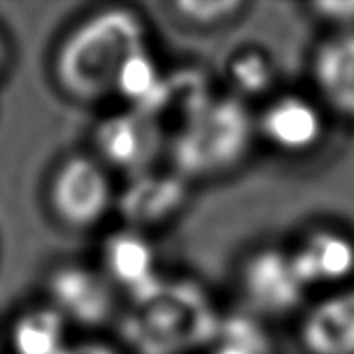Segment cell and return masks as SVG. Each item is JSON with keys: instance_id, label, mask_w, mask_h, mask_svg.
<instances>
[{"instance_id": "obj_9", "label": "cell", "mask_w": 354, "mask_h": 354, "mask_svg": "<svg viewBox=\"0 0 354 354\" xmlns=\"http://www.w3.org/2000/svg\"><path fill=\"white\" fill-rule=\"evenodd\" d=\"M299 343L307 354H354V288H339L305 310Z\"/></svg>"}, {"instance_id": "obj_6", "label": "cell", "mask_w": 354, "mask_h": 354, "mask_svg": "<svg viewBox=\"0 0 354 354\" xmlns=\"http://www.w3.org/2000/svg\"><path fill=\"white\" fill-rule=\"evenodd\" d=\"M52 307L73 322L97 328L107 324L116 310L115 290L105 272L84 265H59L48 277Z\"/></svg>"}, {"instance_id": "obj_14", "label": "cell", "mask_w": 354, "mask_h": 354, "mask_svg": "<svg viewBox=\"0 0 354 354\" xmlns=\"http://www.w3.org/2000/svg\"><path fill=\"white\" fill-rule=\"evenodd\" d=\"M65 318L52 305L27 310L12 328L16 354H62L65 348Z\"/></svg>"}, {"instance_id": "obj_13", "label": "cell", "mask_w": 354, "mask_h": 354, "mask_svg": "<svg viewBox=\"0 0 354 354\" xmlns=\"http://www.w3.org/2000/svg\"><path fill=\"white\" fill-rule=\"evenodd\" d=\"M185 198V185L169 176L139 174L120 196V212L128 223L147 227L166 221Z\"/></svg>"}, {"instance_id": "obj_15", "label": "cell", "mask_w": 354, "mask_h": 354, "mask_svg": "<svg viewBox=\"0 0 354 354\" xmlns=\"http://www.w3.org/2000/svg\"><path fill=\"white\" fill-rule=\"evenodd\" d=\"M160 84V75L154 67L151 55L147 54L143 48L124 62L122 69L116 78L115 92L124 95L131 103H136L139 109H143L153 100L154 93L158 92Z\"/></svg>"}, {"instance_id": "obj_19", "label": "cell", "mask_w": 354, "mask_h": 354, "mask_svg": "<svg viewBox=\"0 0 354 354\" xmlns=\"http://www.w3.org/2000/svg\"><path fill=\"white\" fill-rule=\"evenodd\" d=\"M62 354H118V351L100 341H84L78 345L65 346Z\"/></svg>"}, {"instance_id": "obj_5", "label": "cell", "mask_w": 354, "mask_h": 354, "mask_svg": "<svg viewBox=\"0 0 354 354\" xmlns=\"http://www.w3.org/2000/svg\"><path fill=\"white\" fill-rule=\"evenodd\" d=\"M248 307L261 316H286L301 307L307 286L297 274L292 252L265 246L248 255L239 274Z\"/></svg>"}, {"instance_id": "obj_4", "label": "cell", "mask_w": 354, "mask_h": 354, "mask_svg": "<svg viewBox=\"0 0 354 354\" xmlns=\"http://www.w3.org/2000/svg\"><path fill=\"white\" fill-rule=\"evenodd\" d=\"M48 196L55 217L65 227L84 231L107 216L113 204V187L100 162L86 154H75L54 171Z\"/></svg>"}, {"instance_id": "obj_18", "label": "cell", "mask_w": 354, "mask_h": 354, "mask_svg": "<svg viewBox=\"0 0 354 354\" xmlns=\"http://www.w3.org/2000/svg\"><path fill=\"white\" fill-rule=\"evenodd\" d=\"M315 17L322 19L328 25H331L335 31H354V0L351 2H315L308 6Z\"/></svg>"}, {"instance_id": "obj_20", "label": "cell", "mask_w": 354, "mask_h": 354, "mask_svg": "<svg viewBox=\"0 0 354 354\" xmlns=\"http://www.w3.org/2000/svg\"><path fill=\"white\" fill-rule=\"evenodd\" d=\"M214 354H257L248 341H227Z\"/></svg>"}, {"instance_id": "obj_7", "label": "cell", "mask_w": 354, "mask_h": 354, "mask_svg": "<svg viewBox=\"0 0 354 354\" xmlns=\"http://www.w3.org/2000/svg\"><path fill=\"white\" fill-rule=\"evenodd\" d=\"M257 130L278 153L308 154L322 143L326 118L316 101L301 93H282L265 105Z\"/></svg>"}, {"instance_id": "obj_17", "label": "cell", "mask_w": 354, "mask_h": 354, "mask_svg": "<svg viewBox=\"0 0 354 354\" xmlns=\"http://www.w3.org/2000/svg\"><path fill=\"white\" fill-rule=\"evenodd\" d=\"M246 8L244 2L239 0H181L174 4V10L181 19L187 24L196 25V27H214V25H223L239 16L242 10Z\"/></svg>"}, {"instance_id": "obj_2", "label": "cell", "mask_w": 354, "mask_h": 354, "mask_svg": "<svg viewBox=\"0 0 354 354\" xmlns=\"http://www.w3.org/2000/svg\"><path fill=\"white\" fill-rule=\"evenodd\" d=\"M254 120L239 100L204 103L177 136V166L191 176H216L236 166L252 141Z\"/></svg>"}, {"instance_id": "obj_12", "label": "cell", "mask_w": 354, "mask_h": 354, "mask_svg": "<svg viewBox=\"0 0 354 354\" xmlns=\"http://www.w3.org/2000/svg\"><path fill=\"white\" fill-rule=\"evenodd\" d=\"M105 277L111 284L124 288L131 297H138L156 284L154 252L139 232L120 231L111 234L103 244Z\"/></svg>"}, {"instance_id": "obj_16", "label": "cell", "mask_w": 354, "mask_h": 354, "mask_svg": "<svg viewBox=\"0 0 354 354\" xmlns=\"http://www.w3.org/2000/svg\"><path fill=\"white\" fill-rule=\"evenodd\" d=\"M274 78L270 62L259 52H244L231 63L232 86L244 95H259L269 90Z\"/></svg>"}, {"instance_id": "obj_3", "label": "cell", "mask_w": 354, "mask_h": 354, "mask_svg": "<svg viewBox=\"0 0 354 354\" xmlns=\"http://www.w3.org/2000/svg\"><path fill=\"white\" fill-rule=\"evenodd\" d=\"M133 299L122 331L126 341L141 354H174L196 339L193 299L183 286H166L160 280Z\"/></svg>"}, {"instance_id": "obj_21", "label": "cell", "mask_w": 354, "mask_h": 354, "mask_svg": "<svg viewBox=\"0 0 354 354\" xmlns=\"http://www.w3.org/2000/svg\"><path fill=\"white\" fill-rule=\"evenodd\" d=\"M4 65H6V46H4V42L0 39V73L4 69Z\"/></svg>"}, {"instance_id": "obj_11", "label": "cell", "mask_w": 354, "mask_h": 354, "mask_svg": "<svg viewBox=\"0 0 354 354\" xmlns=\"http://www.w3.org/2000/svg\"><path fill=\"white\" fill-rule=\"evenodd\" d=\"M313 82L333 113L354 120V31H335L316 46Z\"/></svg>"}, {"instance_id": "obj_1", "label": "cell", "mask_w": 354, "mask_h": 354, "mask_svg": "<svg viewBox=\"0 0 354 354\" xmlns=\"http://www.w3.org/2000/svg\"><path fill=\"white\" fill-rule=\"evenodd\" d=\"M145 48V25L130 8L95 12L62 40L54 55V77L65 95L93 103L115 92L124 62Z\"/></svg>"}, {"instance_id": "obj_10", "label": "cell", "mask_w": 354, "mask_h": 354, "mask_svg": "<svg viewBox=\"0 0 354 354\" xmlns=\"http://www.w3.org/2000/svg\"><path fill=\"white\" fill-rule=\"evenodd\" d=\"M95 145L109 164L141 174L156 156L160 128L158 122L141 111L115 115L100 124Z\"/></svg>"}, {"instance_id": "obj_8", "label": "cell", "mask_w": 354, "mask_h": 354, "mask_svg": "<svg viewBox=\"0 0 354 354\" xmlns=\"http://www.w3.org/2000/svg\"><path fill=\"white\" fill-rule=\"evenodd\" d=\"M290 252L307 288L339 290L354 274V240L337 229L322 227L307 232Z\"/></svg>"}]
</instances>
